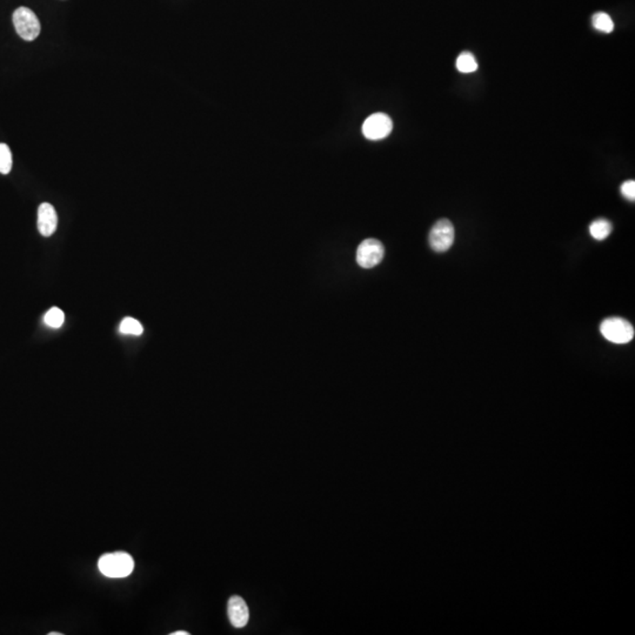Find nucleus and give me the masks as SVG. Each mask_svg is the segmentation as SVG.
<instances>
[{"mask_svg": "<svg viewBox=\"0 0 635 635\" xmlns=\"http://www.w3.org/2000/svg\"><path fill=\"white\" fill-rule=\"evenodd\" d=\"M98 568L109 578H125L132 573L134 561L125 552H116L103 555L98 561Z\"/></svg>", "mask_w": 635, "mask_h": 635, "instance_id": "nucleus-1", "label": "nucleus"}, {"mask_svg": "<svg viewBox=\"0 0 635 635\" xmlns=\"http://www.w3.org/2000/svg\"><path fill=\"white\" fill-rule=\"evenodd\" d=\"M600 332L605 339L613 344L623 345L631 343L634 338V327L623 318H608L603 320Z\"/></svg>", "mask_w": 635, "mask_h": 635, "instance_id": "nucleus-2", "label": "nucleus"}, {"mask_svg": "<svg viewBox=\"0 0 635 635\" xmlns=\"http://www.w3.org/2000/svg\"><path fill=\"white\" fill-rule=\"evenodd\" d=\"M13 24L17 33L26 41H34L41 33V21L36 13L24 6L17 8L13 13Z\"/></svg>", "mask_w": 635, "mask_h": 635, "instance_id": "nucleus-3", "label": "nucleus"}, {"mask_svg": "<svg viewBox=\"0 0 635 635\" xmlns=\"http://www.w3.org/2000/svg\"><path fill=\"white\" fill-rule=\"evenodd\" d=\"M384 245L376 239H366L356 250V263L363 268H376L383 261Z\"/></svg>", "mask_w": 635, "mask_h": 635, "instance_id": "nucleus-4", "label": "nucleus"}, {"mask_svg": "<svg viewBox=\"0 0 635 635\" xmlns=\"http://www.w3.org/2000/svg\"><path fill=\"white\" fill-rule=\"evenodd\" d=\"M429 246L435 252L449 251L454 243V227L447 219L439 220L429 232Z\"/></svg>", "mask_w": 635, "mask_h": 635, "instance_id": "nucleus-5", "label": "nucleus"}, {"mask_svg": "<svg viewBox=\"0 0 635 635\" xmlns=\"http://www.w3.org/2000/svg\"><path fill=\"white\" fill-rule=\"evenodd\" d=\"M393 130L392 119L386 114H374L363 124V134L368 140H381Z\"/></svg>", "mask_w": 635, "mask_h": 635, "instance_id": "nucleus-6", "label": "nucleus"}, {"mask_svg": "<svg viewBox=\"0 0 635 635\" xmlns=\"http://www.w3.org/2000/svg\"><path fill=\"white\" fill-rule=\"evenodd\" d=\"M227 614L232 626L235 628H243L246 626L250 619V611L247 607L245 600L239 596L233 595L228 600L227 603Z\"/></svg>", "mask_w": 635, "mask_h": 635, "instance_id": "nucleus-7", "label": "nucleus"}, {"mask_svg": "<svg viewBox=\"0 0 635 635\" xmlns=\"http://www.w3.org/2000/svg\"><path fill=\"white\" fill-rule=\"evenodd\" d=\"M58 226L57 212L49 202H43L38 208V230L43 237H51Z\"/></svg>", "mask_w": 635, "mask_h": 635, "instance_id": "nucleus-8", "label": "nucleus"}, {"mask_svg": "<svg viewBox=\"0 0 635 635\" xmlns=\"http://www.w3.org/2000/svg\"><path fill=\"white\" fill-rule=\"evenodd\" d=\"M590 232L593 238L596 240H605V239L611 235L612 224L606 219H599L595 220L590 226Z\"/></svg>", "mask_w": 635, "mask_h": 635, "instance_id": "nucleus-9", "label": "nucleus"}, {"mask_svg": "<svg viewBox=\"0 0 635 635\" xmlns=\"http://www.w3.org/2000/svg\"><path fill=\"white\" fill-rule=\"evenodd\" d=\"M592 25L596 31L603 33H611L614 30V23L612 21L611 17L605 12L595 13L592 17Z\"/></svg>", "mask_w": 635, "mask_h": 635, "instance_id": "nucleus-10", "label": "nucleus"}, {"mask_svg": "<svg viewBox=\"0 0 635 635\" xmlns=\"http://www.w3.org/2000/svg\"><path fill=\"white\" fill-rule=\"evenodd\" d=\"M455 65H457L458 71L462 73H473L477 69V59L471 52L460 53Z\"/></svg>", "mask_w": 635, "mask_h": 635, "instance_id": "nucleus-11", "label": "nucleus"}, {"mask_svg": "<svg viewBox=\"0 0 635 635\" xmlns=\"http://www.w3.org/2000/svg\"><path fill=\"white\" fill-rule=\"evenodd\" d=\"M119 331H120V333H122V334L140 336V334H142V332H144V327H142V325L140 324L138 320L127 316V318L122 320L120 327H119Z\"/></svg>", "mask_w": 635, "mask_h": 635, "instance_id": "nucleus-12", "label": "nucleus"}, {"mask_svg": "<svg viewBox=\"0 0 635 635\" xmlns=\"http://www.w3.org/2000/svg\"><path fill=\"white\" fill-rule=\"evenodd\" d=\"M65 321V314L61 308H52L45 314L44 323L49 327L59 328Z\"/></svg>", "mask_w": 635, "mask_h": 635, "instance_id": "nucleus-13", "label": "nucleus"}, {"mask_svg": "<svg viewBox=\"0 0 635 635\" xmlns=\"http://www.w3.org/2000/svg\"><path fill=\"white\" fill-rule=\"evenodd\" d=\"M12 169V153L6 144H0V173L8 174Z\"/></svg>", "mask_w": 635, "mask_h": 635, "instance_id": "nucleus-14", "label": "nucleus"}, {"mask_svg": "<svg viewBox=\"0 0 635 635\" xmlns=\"http://www.w3.org/2000/svg\"><path fill=\"white\" fill-rule=\"evenodd\" d=\"M621 193L625 198L628 200L634 202L635 200V182L634 180H627L621 185Z\"/></svg>", "mask_w": 635, "mask_h": 635, "instance_id": "nucleus-15", "label": "nucleus"}, {"mask_svg": "<svg viewBox=\"0 0 635 635\" xmlns=\"http://www.w3.org/2000/svg\"><path fill=\"white\" fill-rule=\"evenodd\" d=\"M171 635H190V633L186 631H177L173 632V633H171Z\"/></svg>", "mask_w": 635, "mask_h": 635, "instance_id": "nucleus-16", "label": "nucleus"}, {"mask_svg": "<svg viewBox=\"0 0 635 635\" xmlns=\"http://www.w3.org/2000/svg\"><path fill=\"white\" fill-rule=\"evenodd\" d=\"M49 635H63V633H61V632H51Z\"/></svg>", "mask_w": 635, "mask_h": 635, "instance_id": "nucleus-17", "label": "nucleus"}]
</instances>
